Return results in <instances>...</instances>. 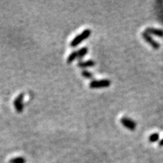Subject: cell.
Here are the masks:
<instances>
[{
    "label": "cell",
    "mask_w": 163,
    "mask_h": 163,
    "mask_svg": "<svg viewBox=\"0 0 163 163\" xmlns=\"http://www.w3.org/2000/svg\"><path fill=\"white\" fill-rule=\"evenodd\" d=\"M91 34V30L90 29H85L80 34L77 35L70 42V46L72 48L76 47L77 45L81 44L84 40L87 39Z\"/></svg>",
    "instance_id": "cell-1"
},
{
    "label": "cell",
    "mask_w": 163,
    "mask_h": 163,
    "mask_svg": "<svg viewBox=\"0 0 163 163\" xmlns=\"http://www.w3.org/2000/svg\"><path fill=\"white\" fill-rule=\"evenodd\" d=\"M111 84L110 80L109 79H100V80H92L89 83L90 89H102V88L110 87Z\"/></svg>",
    "instance_id": "cell-2"
},
{
    "label": "cell",
    "mask_w": 163,
    "mask_h": 163,
    "mask_svg": "<svg viewBox=\"0 0 163 163\" xmlns=\"http://www.w3.org/2000/svg\"><path fill=\"white\" fill-rule=\"evenodd\" d=\"M24 94L23 93L20 94L15 98L14 100V106L18 112H21L24 110V105H23V99H24Z\"/></svg>",
    "instance_id": "cell-3"
},
{
    "label": "cell",
    "mask_w": 163,
    "mask_h": 163,
    "mask_svg": "<svg viewBox=\"0 0 163 163\" xmlns=\"http://www.w3.org/2000/svg\"><path fill=\"white\" fill-rule=\"evenodd\" d=\"M121 122L123 124L125 128H128V129H131V130H133L134 129V127H135V124H134V122L132 120H131L129 118H122L121 119Z\"/></svg>",
    "instance_id": "cell-4"
},
{
    "label": "cell",
    "mask_w": 163,
    "mask_h": 163,
    "mask_svg": "<svg viewBox=\"0 0 163 163\" xmlns=\"http://www.w3.org/2000/svg\"><path fill=\"white\" fill-rule=\"evenodd\" d=\"M78 67L82 69L85 68H89V67H92L95 65V62L93 60H87L85 61H79L78 63Z\"/></svg>",
    "instance_id": "cell-5"
},
{
    "label": "cell",
    "mask_w": 163,
    "mask_h": 163,
    "mask_svg": "<svg viewBox=\"0 0 163 163\" xmlns=\"http://www.w3.org/2000/svg\"><path fill=\"white\" fill-rule=\"evenodd\" d=\"M88 51H89V48H88V47L81 48L79 50H78V51H77V55H78L77 58H78V59H79V60H81L82 58H84V57H85V55L87 54Z\"/></svg>",
    "instance_id": "cell-6"
},
{
    "label": "cell",
    "mask_w": 163,
    "mask_h": 163,
    "mask_svg": "<svg viewBox=\"0 0 163 163\" xmlns=\"http://www.w3.org/2000/svg\"><path fill=\"white\" fill-rule=\"evenodd\" d=\"M77 57H78V55H77V51H72V52L69 54L68 58H67V63H69V64L70 63H72V62L74 61L76 58H77Z\"/></svg>",
    "instance_id": "cell-7"
},
{
    "label": "cell",
    "mask_w": 163,
    "mask_h": 163,
    "mask_svg": "<svg viewBox=\"0 0 163 163\" xmlns=\"http://www.w3.org/2000/svg\"><path fill=\"white\" fill-rule=\"evenodd\" d=\"M82 76L85 77V78L88 79H94V75L92 72H89V71L86 70H83L82 71Z\"/></svg>",
    "instance_id": "cell-8"
},
{
    "label": "cell",
    "mask_w": 163,
    "mask_h": 163,
    "mask_svg": "<svg viewBox=\"0 0 163 163\" xmlns=\"http://www.w3.org/2000/svg\"><path fill=\"white\" fill-rule=\"evenodd\" d=\"M11 163H24V162H25V159L21 157L15 158V159H13L11 160Z\"/></svg>",
    "instance_id": "cell-9"
}]
</instances>
